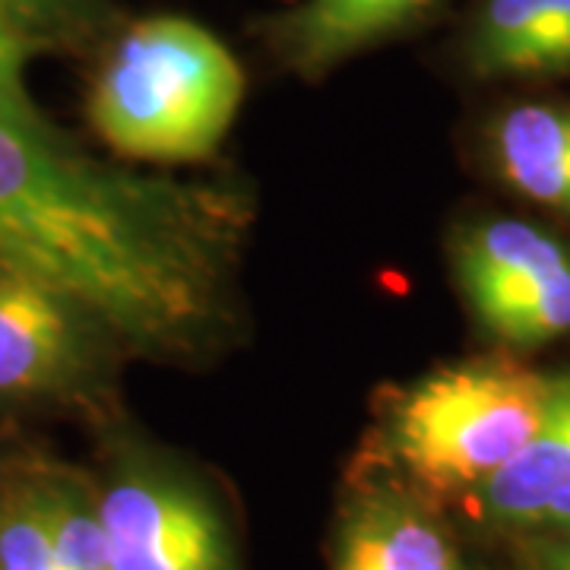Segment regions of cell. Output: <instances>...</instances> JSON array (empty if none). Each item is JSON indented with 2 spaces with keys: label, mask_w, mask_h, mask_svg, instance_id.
I'll use <instances>...</instances> for the list:
<instances>
[{
  "label": "cell",
  "mask_w": 570,
  "mask_h": 570,
  "mask_svg": "<svg viewBox=\"0 0 570 570\" xmlns=\"http://www.w3.org/2000/svg\"><path fill=\"white\" fill-rule=\"evenodd\" d=\"M247 225L242 187L108 168L48 121H0V269L77 302L142 355L216 343Z\"/></svg>",
  "instance_id": "obj_1"
},
{
  "label": "cell",
  "mask_w": 570,
  "mask_h": 570,
  "mask_svg": "<svg viewBox=\"0 0 570 570\" xmlns=\"http://www.w3.org/2000/svg\"><path fill=\"white\" fill-rule=\"evenodd\" d=\"M245 99V73L209 29L181 17L130 26L105 58L89 121L130 159H206Z\"/></svg>",
  "instance_id": "obj_2"
},
{
  "label": "cell",
  "mask_w": 570,
  "mask_h": 570,
  "mask_svg": "<svg viewBox=\"0 0 570 570\" xmlns=\"http://www.w3.org/2000/svg\"><path fill=\"white\" fill-rule=\"evenodd\" d=\"M551 384L554 377L510 358L438 367L400 393L390 453L425 489H479L535 434Z\"/></svg>",
  "instance_id": "obj_3"
},
{
  "label": "cell",
  "mask_w": 570,
  "mask_h": 570,
  "mask_svg": "<svg viewBox=\"0 0 570 570\" xmlns=\"http://www.w3.org/2000/svg\"><path fill=\"white\" fill-rule=\"evenodd\" d=\"M96 501L115 570H235L219 510L178 472L124 466Z\"/></svg>",
  "instance_id": "obj_4"
},
{
  "label": "cell",
  "mask_w": 570,
  "mask_h": 570,
  "mask_svg": "<svg viewBox=\"0 0 570 570\" xmlns=\"http://www.w3.org/2000/svg\"><path fill=\"white\" fill-rule=\"evenodd\" d=\"M118 340L89 311L45 285L0 269V396L86 393Z\"/></svg>",
  "instance_id": "obj_5"
},
{
  "label": "cell",
  "mask_w": 570,
  "mask_h": 570,
  "mask_svg": "<svg viewBox=\"0 0 570 570\" xmlns=\"http://www.w3.org/2000/svg\"><path fill=\"white\" fill-rule=\"evenodd\" d=\"M568 264L554 235L513 219L475 225L456 242V276L482 324L523 305Z\"/></svg>",
  "instance_id": "obj_6"
},
{
  "label": "cell",
  "mask_w": 570,
  "mask_h": 570,
  "mask_svg": "<svg viewBox=\"0 0 570 570\" xmlns=\"http://www.w3.org/2000/svg\"><path fill=\"white\" fill-rule=\"evenodd\" d=\"M434 0H305L273 26V41L283 61L321 77L374 41L387 39Z\"/></svg>",
  "instance_id": "obj_7"
},
{
  "label": "cell",
  "mask_w": 570,
  "mask_h": 570,
  "mask_svg": "<svg viewBox=\"0 0 570 570\" xmlns=\"http://www.w3.org/2000/svg\"><path fill=\"white\" fill-rule=\"evenodd\" d=\"M570 485V371L554 374L542 422L523 450L482 482L479 508L498 527H542L549 504Z\"/></svg>",
  "instance_id": "obj_8"
},
{
  "label": "cell",
  "mask_w": 570,
  "mask_h": 570,
  "mask_svg": "<svg viewBox=\"0 0 570 570\" xmlns=\"http://www.w3.org/2000/svg\"><path fill=\"white\" fill-rule=\"evenodd\" d=\"M336 570H460L456 554L419 508L371 494L348 517Z\"/></svg>",
  "instance_id": "obj_9"
},
{
  "label": "cell",
  "mask_w": 570,
  "mask_h": 570,
  "mask_svg": "<svg viewBox=\"0 0 570 570\" xmlns=\"http://www.w3.org/2000/svg\"><path fill=\"white\" fill-rule=\"evenodd\" d=\"M504 181L570 216V105H517L491 134Z\"/></svg>",
  "instance_id": "obj_10"
},
{
  "label": "cell",
  "mask_w": 570,
  "mask_h": 570,
  "mask_svg": "<svg viewBox=\"0 0 570 570\" xmlns=\"http://www.w3.org/2000/svg\"><path fill=\"white\" fill-rule=\"evenodd\" d=\"M45 530L58 570H115L99 517V501L82 482L63 472L36 475Z\"/></svg>",
  "instance_id": "obj_11"
},
{
  "label": "cell",
  "mask_w": 570,
  "mask_h": 570,
  "mask_svg": "<svg viewBox=\"0 0 570 570\" xmlns=\"http://www.w3.org/2000/svg\"><path fill=\"white\" fill-rule=\"evenodd\" d=\"M549 0H485L472 41L469 61L479 73H535Z\"/></svg>",
  "instance_id": "obj_12"
},
{
  "label": "cell",
  "mask_w": 570,
  "mask_h": 570,
  "mask_svg": "<svg viewBox=\"0 0 570 570\" xmlns=\"http://www.w3.org/2000/svg\"><path fill=\"white\" fill-rule=\"evenodd\" d=\"M0 570H58L36 475L0 489Z\"/></svg>",
  "instance_id": "obj_13"
},
{
  "label": "cell",
  "mask_w": 570,
  "mask_h": 570,
  "mask_svg": "<svg viewBox=\"0 0 570 570\" xmlns=\"http://www.w3.org/2000/svg\"><path fill=\"white\" fill-rule=\"evenodd\" d=\"M485 326L510 346H539L570 333V264L558 269L523 305L498 314Z\"/></svg>",
  "instance_id": "obj_14"
},
{
  "label": "cell",
  "mask_w": 570,
  "mask_h": 570,
  "mask_svg": "<svg viewBox=\"0 0 570 570\" xmlns=\"http://www.w3.org/2000/svg\"><path fill=\"white\" fill-rule=\"evenodd\" d=\"M26 26L0 0V121L41 124V111L26 92Z\"/></svg>",
  "instance_id": "obj_15"
},
{
  "label": "cell",
  "mask_w": 570,
  "mask_h": 570,
  "mask_svg": "<svg viewBox=\"0 0 570 570\" xmlns=\"http://www.w3.org/2000/svg\"><path fill=\"white\" fill-rule=\"evenodd\" d=\"M570 70V0H549L542 41L535 55V73Z\"/></svg>",
  "instance_id": "obj_16"
},
{
  "label": "cell",
  "mask_w": 570,
  "mask_h": 570,
  "mask_svg": "<svg viewBox=\"0 0 570 570\" xmlns=\"http://www.w3.org/2000/svg\"><path fill=\"white\" fill-rule=\"evenodd\" d=\"M22 26H63L89 10V0H7Z\"/></svg>",
  "instance_id": "obj_17"
},
{
  "label": "cell",
  "mask_w": 570,
  "mask_h": 570,
  "mask_svg": "<svg viewBox=\"0 0 570 570\" xmlns=\"http://www.w3.org/2000/svg\"><path fill=\"white\" fill-rule=\"evenodd\" d=\"M542 527H558V530H570V485L546 510Z\"/></svg>",
  "instance_id": "obj_18"
},
{
  "label": "cell",
  "mask_w": 570,
  "mask_h": 570,
  "mask_svg": "<svg viewBox=\"0 0 570 570\" xmlns=\"http://www.w3.org/2000/svg\"><path fill=\"white\" fill-rule=\"evenodd\" d=\"M549 570H570V546L558 549L549 558Z\"/></svg>",
  "instance_id": "obj_19"
}]
</instances>
